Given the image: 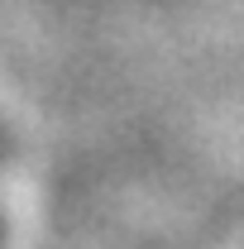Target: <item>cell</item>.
<instances>
[{
    "label": "cell",
    "instance_id": "1",
    "mask_svg": "<svg viewBox=\"0 0 244 249\" xmlns=\"http://www.w3.org/2000/svg\"><path fill=\"white\" fill-rule=\"evenodd\" d=\"M0 158H5V144H0Z\"/></svg>",
    "mask_w": 244,
    "mask_h": 249
}]
</instances>
